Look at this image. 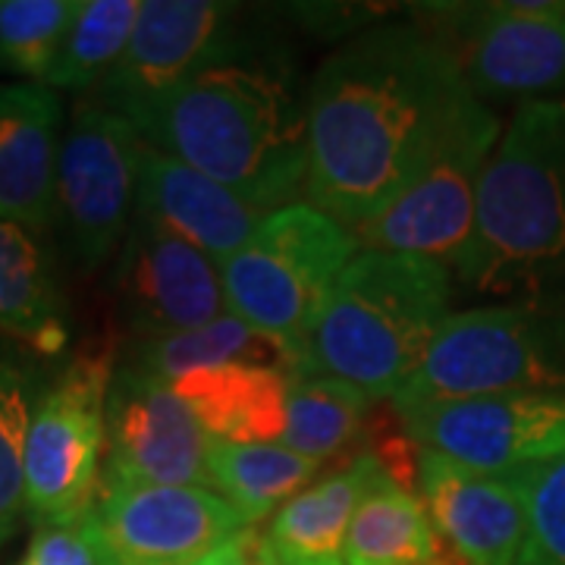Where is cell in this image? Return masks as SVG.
Segmentation results:
<instances>
[{"label": "cell", "instance_id": "cell-1", "mask_svg": "<svg viewBox=\"0 0 565 565\" xmlns=\"http://www.w3.org/2000/svg\"><path fill=\"white\" fill-rule=\"evenodd\" d=\"M465 98L459 66L412 20L343 41L308 82L305 202L349 230L422 170Z\"/></svg>", "mask_w": 565, "mask_h": 565}, {"label": "cell", "instance_id": "cell-4", "mask_svg": "<svg viewBox=\"0 0 565 565\" xmlns=\"http://www.w3.org/2000/svg\"><path fill=\"white\" fill-rule=\"evenodd\" d=\"M449 305V267L418 255L359 248L305 340L299 374H333L374 403L393 399L452 315Z\"/></svg>", "mask_w": 565, "mask_h": 565}, {"label": "cell", "instance_id": "cell-6", "mask_svg": "<svg viewBox=\"0 0 565 565\" xmlns=\"http://www.w3.org/2000/svg\"><path fill=\"white\" fill-rule=\"evenodd\" d=\"M359 255L352 230L292 202L264 217L248 243L221 264L226 311L302 359V345L343 267Z\"/></svg>", "mask_w": 565, "mask_h": 565}, {"label": "cell", "instance_id": "cell-5", "mask_svg": "<svg viewBox=\"0 0 565 565\" xmlns=\"http://www.w3.org/2000/svg\"><path fill=\"white\" fill-rule=\"evenodd\" d=\"M565 390V296L505 299L456 311L393 408Z\"/></svg>", "mask_w": 565, "mask_h": 565}, {"label": "cell", "instance_id": "cell-13", "mask_svg": "<svg viewBox=\"0 0 565 565\" xmlns=\"http://www.w3.org/2000/svg\"><path fill=\"white\" fill-rule=\"evenodd\" d=\"M399 424L422 449L481 471H519L565 456V390L412 405Z\"/></svg>", "mask_w": 565, "mask_h": 565}, {"label": "cell", "instance_id": "cell-7", "mask_svg": "<svg viewBox=\"0 0 565 565\" xmlns=\"http://www.w3.org/2000/svg\"><path fill=\"white\" fill-rule=\"evenodd\" d=\"M114 343L85 345L41 390L22 456L25 519L35 527L82 522L102 490Z\"/></svg>", "mask_w": 565, "mask_h": 565}, {"label": "cell", "instance_id": "cell-31", "mask_svg": "<svg viewBox=\"0 0 565 565\" xmlns=\"http://www.w3.org/2000/svg\"><path fill=\"white\" fill-rule=\"evenodd\" d=\"M17 565H107L102 550L95 544V534L88 525V515L73 525L35 527L32 541L25 546Z\"/></svg>", "mask_w": 565, "mask_h": 565}, {"label": "cell", "instance_id": "cell-33", "mask_svg": "<svg viewBox=\"0 0 565 565\" xmlns=\"http://www.w3.org/2000/svg\"><path fill=\"white\" fill-rule=\"evenodd\" d=\"M434 565H462V563H459V559H456V556H452L449 550H444V556H440V559H437Z\"/></svg>", "mask_w": 565, "mask_h": 565}, {"label": "cell", "instance_id": "cell-29", "mask_svg": "<svg viewBox=\"0 0 565 565\" xmlns=\"http://www.w3.org/2000/svg\"><path fill=\"white\" fill-rule=\"evenodd\" d=\"M527 509V541L519 565H565V456L519 468Z\"/></svg>", "mask_w": 565, "mask_h": 565}, {"label": "cell", "instance_id": "cell-8", "mask_svg": "<svg viewBox=\"0 0 565 565\" xmlns=\"http://www.w3.org/2000/svg\"><path fill=\"white\" fill-rule=\"evenodd\" d=\"M418 22L478 102L565 98V0L415 3Z\"/></svg>", "mask_w": 565, "mask_h": 565}, {"label": "cell", "instance_id": "cell-14", "mask_svg": "<svg viewBox=\"0 0 565 565\" xmlns=\"http://www.w3.org/2000/svg\"><path fill=\"white\" fill-rule=\"evenodd\" d=\"M207 446L177 390L132 364H117L107 393V449L102 484L211 487Z\"/></svg>", "mask_w": 565, "mask_h": 565}, {"label": "cell", "instance_id": "cell-3", "mask_svg": "<svg viewBox=\"0 0 565 565\" xmlns=\"http://www.w3.org/2000/svg\"><path fill=\"white\" fill-rule=\"evenodd\" d=\"M456 274L497 302L565 296V98L519 104L505 122Z\"/></svg>", "mask_w": 565, "mask_h": 565}, {"label": "cell", "instance_id": "cell-23", "mask_svg": "<svg viewBox=\"0 0 565 565\" xmlns=\"http://www.w3.org/2000/svg\"><path fill=\"white\" fill-rule=\"evenodd\" d=\"M126 364L139 367L163 384H173L182 374L221 367V364H264V367H282L289 374H299L296 355L286 345L255 330L252 323L239 321L230 311L195 330H182L158 340H139Z\"/></svg>", "mask_w": 565, "mask_h": 565}, {"label": "cell", "instance_id": "cell-32", "mask_svg": "<svg viewBox=\"0 0 565 565\" xmlns=\"http://www.w3.org/2000/svg\"><path fill=\"white\" fill-rule=\"evenodd\" d=\"M255 541H258L255 525L245 527L243 534H236L230 544H223L217 553H211L202 565H255Z\"/></svg>", "mask_w": 565, "mask_h": 565}, {"label": "cell", "instance_id": "cell-20", "mask_svg": "<svg viewBox=\"0 0 565 565\" xmlns=\"http://www.w3.org/2000/svg\"><path fill=\"white\" fill-rule=\"evenodd\" d=\"M292 374L264 364H221L173 381L204 434L226 444H280Z\"/></svg>", "mask_w": 565, "mask_h": 565}, {"label": "cell", "instance_id": "cell-27", "mask_svg": "<svg viewBox=\"0 0 565 565\" xmlns=\"http://www.w3.org/2000/svg\"><path fill=\"white\" fill-rule=\"evenodd\" d=\"M139 10V0H79L44 85L54 92H95L122 57Z\"/></svg>", "mask_w": 565, "mask_h": 565}, {"label": "cell", "instance_id": "cell-17", "mask_svg": "<svg viewBox=\"0 0 565 565\" xmlns=\"http://www.w3.org/2000/svg\"><path fill=\"white\" fill-rule=\"evenodd\" d=\"M61 92L0 85V217L54 233V185L63 139Z\"/></svg>", "mask_w": 565, "mask_h": 565}, {"label": "cell", "instance_id": "cell-21", "mask_svg": "<svg viewBox=\"0 0 565 565\" xmlns=\"http://www.w3.org/2000/svg\"><path fill=\"white\" fill-rule=\"evenodd\" d=\"M386 475L374 452H359L343 468L308 484L264 531L280 565H345V534L371 484Z\"/></svg>", "mask_w": 565, "mask_h": 565}, {"label": "cell", "instance_id": "cell-30", "mask_svg": "<svg viewBox=\"0 0 565 565\" xmlns=\"http://www.w3.org/2000/svg\"><path fill=\"white\" fill-rule=\"evenodd\" d=\"M384 10H396V7H384V3H282L274 7V13L280 20L296 22V29H302L305 35L323 41H349L359 32L386 22Z\"/></svg>", "mask_w": 565, "mask_h": 565}, {"label": "cell", "instance_id": "cell-18", "mask_svg": "<svg viewBox=\"0 0 565 565\" xmlns=\"http://www.w3.org/2000/svg\"><path fill=\"white\" fill-rule=\"evenodd\" d=\"M136 211L173 230L217 267L233 258L267 217L226 185L151 145H141Z\"/></svg>", "mask_w": 565, "mask_h": 565}, {"label": "cell", "instance_id": "cell-9", "mask_svg": "<svg viewBox=\"0 0 565 565\" xmlns=\"http://www.w3.org/2000/svg\"><path fill=\"white\" fill-rule=\"evenodd\" d=\"M500 136L503 122L490 104L475 95L465 98L415 180L377 217L352 230L359 248L418 255L456 270L471 239L478 189Z\"/></svg>", "mask_w": 565, "mask_h": 565}, {"label": "cell", "instance_id": "cell-24", "mask_svg": "<svg viewBox=\"0 0 565 565\" xmlns=\"http://www.w3.org/2000/svg\"><path fill=\"white\" fill-rule=\"evenodd\" d=\"M318 468L321 465L282 444L211 440L207 446V471L214 493H221L248 525L277 515L296 493H302L315 481Z\"/></svg>", "mask_w": 565, "mask_h": 565}, {"label": "cell", "instance_id": "cell-22", "mask_svg": "<svg viewBox=\"0 0 565 565\" xmlns=\"http://www.w3.org/2000/svg\"><path fill=\"white\" fill-rule=\"evenodd\" d=\"M444 550L422 497L390 475L364 493L345 534V565H434Z\"/></svg>", "mask_w": 565, "mask_h": 565}, {"label": "cell", "instance_id": "cell-15", "mask_svg": "<svg viewBox=\"0 0 565 565\" xmlns=\"http://www.w3.org/2000/svg\"><path fill=\"white\" fill-rule=\"evenodd\" d=\"M114 286L139 340L195 330L226 315L221 267L145 211L132 214Z\"/></svg>", "mask_w": 565, "mask_h": 565}, {"label": "cell", "instance_id": "cell-2", "mask_svg": "<svg viewBox=\"0 0 565 565\" xmlns=\"http://www.w3.org/2000/svg\"><path fill=\"white\" fill-rule=\"evenodd\" d=\"M270 10L221 57L132 120L145 145L226 185L255 211L299 202L308 177V82Z\"/></svg>", "mask_w": 565, "mask_h": 565}, {"label": "cell", "instance_id": "cell-12", "mask_svg": "<svg viewBox=\"0 0 565 565\" xmlns=\"http://www.w3.org/2000/svg\"><path fill=\"white\" fill-rule=\"evenodd\" d=\"M88 525L107 565H202L252 527L221 493L170 484H102Z\"/></svg>", "mask_w": 565, "mask_h": 565}, {"label": "cell", "instance_id": "cell-25", "mask_svg": "<svg viewBox=\"0 0 565 565\" xmlns=\"http://www.w3.org/2000/svg\"><path fill=\"white\" fill-rule=\"evenodd\" d=\"M47 359L10 337H0V550L25 522V434L51 377Z\"/></svg>", "mask_w": 565, "mask_h": 565}, {"label": "cell", "instance_id": "cell-28", "mask_svg": "<svg viewBox=\"0 0 565 565\" xmlns=\"http://www.w3.org/2000/svg\"><path fill=\"white\" fill-rule=\"evenodd\" d=\"M79 0H0V73L44 85Z\"/></svg>", "mask_w": 565, "mask_h": 565}, {"label": "cell", "instance_id": "cell-11", "mask_svg": "<svg viewBox=\"0 0 565 565\" xmlns=\"http://www.w3.org/2000/svg\"><path fill=\"white\" fill-rule=\"evenodd\" d=\"M264 17L223 0H148L141 3L122 57L95 88L92 102L132 122L258 29Z\"/></svg>", "mask_w": 565, "mask_h": 565}, {"label": "cell", "instance_id": "cell-10", "mask_svg": "<svg viewBox=\"0 0 565 565\" xmlns=\"http://www.w3.org/2000/svg\"><path fill=\"white\" fill-rule=\"evenodd\" d=\"M141 145L132 122L95 102H79L66 120L57 154L54 233L82 274L110 262L129 233Z\"/></svg>", "mask_w": 565, "mask_h": 565}, {"label": "cell", "instance_id": "cell-19", "mask_svg": "<svg viewBox=\"0 0 565 565\" xmlns=\"http://www.w3.org/2000/svg\"><path fill=\"white\" fill-rule=\"evenodd\" d=\"M0 337L57 359L70 345V308L51 233L0 217Z\"/></svg>", "mask_w": 565, "mask_h": 565}, {"label": "cell", "instance_id": "cell-16", "mask_svg": "<svg viewBox=\"0 0 565 565\" xmlns=\"http://www.w3.org/2000/svg\"><path fill=\"white\" fill-rule=\"evenodd\" d=\"M418 497L462 565H519L527 509L519 471H481L418 446Z\"/></svg>", "mask_w": 565, "mask_h": 565}, {"label": "cell", "instance_id": "cell-26", "mask_svg": "<svg viewBox=\"0 0 565 565\" xmlns=\"http://www.w3.org/2000/svg\"><path fill=\"white\" fill-rule=\"evenodd\" d=\"M374 399L333 374H292L280 444L311 462L340 456L362 434Z\"/></svg>", "mask_w": 565, "mask_h": 565}]
</instances>
